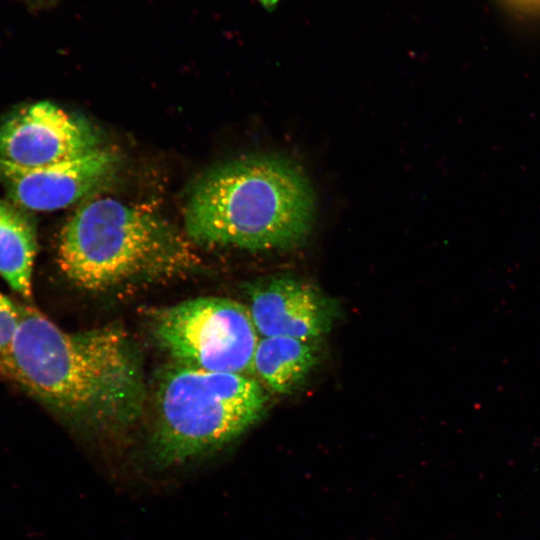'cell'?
I'll use <instances>...</instances> for the list:
<instances>
[{
    "mask_svg": "<svg viewBox=\"0 0 540 540\" xmlns=\"http://www.w3.org/2000/svg\"><path fill=\"white\" fill-rule=\"evenodd\" d=\"M0 373L68 425L118 433L143 413L146 387L138 350L119 326L70 333L32 306L21 319Z\"/></svg>",
    "mask_w": 540,
    "mask_h": 540,
    "instance_id": "6da1fadb",
    "label": "cell"
},
{
    "mask_svg": "<svg viewBox=\"0 0 540 540\" xmlns=\"http://www.w3.org/2000/svg\"><path fill=\"white\" fill-rule=\"evenodd\" d=\"M314 219L307 176L275 155L243 156L214 167L195 184L184 212L190 240L251 251L299 245Z\"/></svg>",
    "mask_w": 540,
    "mask_h": 540,
    "instance_id": "7a4b0ae2",
    "label": "cell"
},
{
    "mask_svg": "<svg viewBox=\"0 0 540 540\" xmlns=\"http://www.w3.org/2000/svg\"><path fill=\"white\" fill-rule=\"evenodd\" d=\"M199 262L187 239L166 220L112 198L83 203L59 236L62 273L91 292L172 279Z\"/></svg>",
    "mask_w": 540,
    "mask_h": 540,
    "instance_id": "3957f363",
    "label": "cell"
},
{
    "mask_svg": "<svg viewBox=\"0 0 540 540\" xmlns=\"http://www.w3.org/2000/svg\"><path fill=\"white\" fill-rule=\"evenodd\" d=\"M149 459L167 469L221 450L264 412L267 395L245 374L211 372L172 362L161 373Z\"/></svg>",
    "mask_w": 540,
    "mask_h": 540,
    "instance_id": "277c9868",
    "label": "cell"
},
{
    "mask_svg": "<svg viewBox=\"0 0 540 540\" xmlns=\"http://www.w3.org/2000/svg\"><path fill=\"white\" fill-rule=\"evenodd\" d=\"M151 333L172 362L206 370L253 371L259 341L249 308L233 299L207 296L156 309Z\"/></svg>",
    "mask_w": 540,
    "mask_h": 540,
    "instance_id": "5b68a950",
    "label": "cell"
},
{
    "mask_svg": "<svg viewBox=\"0 0 540 540\" xmlns=\"http://www.w3.org/2000/svg\"><path fill=\"white\" fill-rule=\"evenodd\" d=\"M96 148L93 127L50 102L22 107L0 124V159L14 165H53Z\"/></svg>",
    "mask_w": 540,
    "mask_h": 540,
    "instance_id": "8992f818",
    "label": "cell"
},
{
    "mask_svg": "<svg viewBox=\"0 0 540 540\" xmlns=\"http://www.w3.org/2000/svg\"><path fill=\"white\" fill-rule=\"evenodd\" d=\"M117 165L118 156L100 147L75 159L43 167H22L0 159V183L19 207L53 211L100 188Z\"/></svg>",
    "mask_w": 540,
    "mask_h": 540,
    "instance_id": "52a82bcc",
    "label": "cell"
},
{
    "mask_svg": "<svg viewBox=\"0 0 540 540\" xmlns=\"http://www.w3.org/2000/svg\"><path fill=\"white\" fill-rule=\"evenodd\" d=\"M249 311L261 337L317 340L336 318L333 301L312 284L291 276H270L248 287Z\"/></svg>",
    "mask_w": 540,
    "mask_h": 540,
    "instance_id": "ba28073f",
    "label": "cell"
},
{
    "mask_svg": "<svg viewBox=\"0 0 540 540\" xmlns=\"http://www.w3.org/2000/svg\"><path fill=\"white\" fill-rule=\"evenodd\" d=\"M36 251L35 224L27 210L0 198V276L26 300L31 297Z\"/></svg>",
    "mask_w": 540,
    "mask_h": 540,
    "instance_id": "9c48e42d",
    "label": "cell"
},
{
    "mask_svg": "<svg viewBox=\"0 0 540 540\" xmlns=\"http://www.w3.org/2000/svg\"><path fill=\"white\" fill-rule=\"evenodd\" d=\"M316 340L291 337H261L253 360V371L275 392L295 391L315 367Z\"/></svg>",
    "mask_w": 540,
    "mask_h": 540,
    "instance_id": "30bf717a",
    "label": "cell"
},
{
    "mask_svg": "<svg viewBox=\"0 0 540 540\" xmlns=\"http://www.w3.org/2000/svg\"><path fill=\"white\" fill-rule=\"evenodd\" d=\"M22 304L0 292V356L9 348L21 319Z\"/></svg>",
    "mask_w": 540,
    "mask_h": 540,
    "instance_id": "8fae6325",
    "label": "cell"
},
{
    "mask_svg": "<svg viewBox=\"0 0 540 540\" xmlns=\"http://www.w3.org/2000/svg\"><path fill=\"white\" fill-rule=\"evenodd\" d=\"M262 4L266 6H272L277 3L278 0H260Z\"/></svg>",
    "mask_w": 540,
    "mask_h": 540,
    "instance_id": "7c38bea8",
    "label": "cell"
},
{
    "mask_svg": "<svg viewBox=\"0 0 540 540\" xmlns=\"http://www.w3.org/2000/svg\"><path fill=\"white\" fill-rule=\"evenodd\" d=\"M526 1H530V2H533V3H540V0H526Z\"/></svg>",
    "mask_w": 540,
    "mask_h": 540,
    "instance_id": "4fadbf2b",
    "label": "cell"
}]
</instances>
